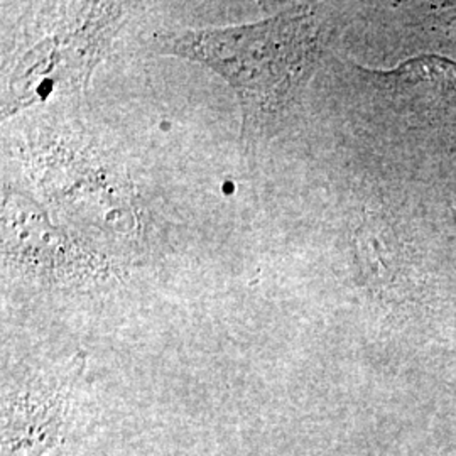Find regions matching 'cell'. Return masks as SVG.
Listing matches in <instances>:
<instances>
[{
  "instance_id": "3957f363",
  "label": "cell",
  "mask_w": 456,
  "mask_h": 456,
  "mask_svg": "<svg viewBox=\"0 0 456 456\" xmlns=\"http://www.w3.org/2000/svg\"><path fill=\"white\" fill-rule=\"evenodd\" d=\"M83 365V355L73 357L63 370L37 375L5 395L4 456H41L58 443Z\"/></svg>"
},
{
  "instance_id": "5b68a950",
  "label": "cell",
  "mask_w": 456,
  "mask_h": 456,
  "mask_svg": "<svg viewBox=\"0 0 456 456\" xmlns=\"http://www.w3.org/2000/svg\"><path fill=\"white\" fill-rule=\"evenodd\" d=\"M51 456H61V450H56Z\"/></svg>"
},
{
  "instance_id": "6da1fadb",
  "label": "cell",
  "mask_w": 456,
  "mask_h": 456,
  "mask_svg": "<svg viewBox=\"0 0 456 456\" xmlns=\"http://www.w3.org/2000/svg\"><path fill=\"white\" fill-rule=\"evenodd\" d=\"M152 48L218 73L242 109V141L273 134L293 110L320 54V26L310 9H288L244 26L154 34Z\"/></svg>"
},
{
  "instance_id": "7a4b0ae2",
  "label": "cell",
  "mask_w": 456,
  "mask_h": 456,
  "mask_svg": "<svg viewBox=\"0 0 456 456\" xmlns=\"http://www.w3.org/2000/svg\"><path fill=\"white\" fill-rule=\"evenodd\" d=\"M120 24L114 4L85 5L73 20L29 49L11 75L2 115H14L54 94L83 90Z\"/></svg>"
},
{
  "instance_id": "277c9868",
  "label": "cell",
  "mask_w": 456,
  "mask_h": 456,
  "mask_svg": "<svg viewBox=\"0 0 456 456\" xmlns=\"http://www.w3.org/2000/svg\"><path fill=\"white\" fill-rule=\"evenodd\" d=\"M375 82L389 88L392 97L433 122L456 124V63L423 56L387 71H370Z\"/></svg>"
}]
</instances>
